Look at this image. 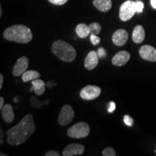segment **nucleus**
<instances>
[{"label":"nucleus","mask_w":156,"mask_h":156,"mask_svg":"<svg viewBox=\"0 0 156 156\" xmlns=\"http://www.w3.org/2000/svg\"><path fill=\"white\" fill-rule=\"evenodd\" d=\"M36 131L34 116L27 114L16 126L9 129L7 132V143L12 146H17L26 142Z\"/></svg>","instance_id":"nucleus-1"},{"label":"nucleus","mask_w":156,"mask_h":156,"mask_svg":"<svg viewBox=\"0 0 156 156\" xmlns=\"http://www.w3.org/2000/svg\"><path fill=\"white\" fill-rule=\"evenodd\" d=\"M3 36L6 40L19 44H28L33 38L30 29L21 24L12 25L7 28L4 32Z\"/></svg>","instance_id":"nucleus-2"},{"label":"nucleus","mask_w":156,"mask_h":156,"mask_svg":"<svg viewBox=\"0 0 156 156\" xmlns=\"http://www.w3.org/2000/svg\"><path fill=\"white\" fill-rule=\"evenodd\" d=\"M53 54L64 62H72L75 59L77 53L71 44L62 40H57L52 44Z\"/></svg>","instance_id":"nucleus-3"},{"label":"nucleus","mask_w":156,"mask_h":156,"mask_svg":"<svg viewBox=\"0 0 156 156\" xmlns=\"http://www.w3.org/2000/svg\"><path fill=\"white\" fill-rule=\"evenodd\" d=\"M90 133V126L85 122H79L68 129L67 134L72 138H85Z\"/></svg>","instance_id":"nucleus-4"},{"label":"nucleus","mask_w":156,"mask_h":156,"mask_svg":"<svg viewBox=\"0 0 156 156\" xmlns=\"http://www.w3.org/2000/svg\"><path fill=\"white\" fill-rule=\"evenodd\" d=\"M136 12V2L129 0L123 3L119 9V18L121 20L126 22V21L129 20Z\"/></svg>","instance_id":"nucleus-5"},{"label":"nucleus","mask_w":156,"mask_h":156,"mask_svg":"<svg viewBox=\"0 0 156 156\" xmlns=\"http://www.w3.org/2000/svg\"><path fill=\"white\" fill-rule=\"evenodd\" d=\"M75 113L73 107L69 105H64L60 111L58 122L62 126H67L73 120Z\"/></svg>","instance_id":"nucleus-6"},{"label":"nucleus","mask_w":156,"mask_h":156,"mask_svg":"<svg viewBox=\"0 0 156 156\" xmlns=\"http://www.w3.org/2000/svg\"><path fill=\"white\" fill-rule=\"evenodd\" d=\"M101 93V89L96 85H87L81 90L80 97L83 100L92 101L99 97Z\"/></svg>","instance_id":"nucleus-7"},{"label":"nucleus","mask_w":156,"mask_h":156,"mask_svg":"<svg viewBox=\"0 0 156 156\" xmlns=\"http://www.w3.org/2000/svg\"><path fill=\"white\" fill-rule=\"evenodd\" d=\"M139 54L141 57L146 61L156 62V48L150 46L144 45L139 50Z\"/></svg>","instance_id":"nucleus-8"},{"label":"nucleus","mask_w":156,"mask_h":156,"mask_svg":"<svg viewBox=\"0 0 156 156\" xmlns=\"http://www.w3.org/2000/svg\"><path fill=\"white\" fill-rule=\"evenodd\" d=\"M29 61L28 58L26 56H23L17 60L16 64H15L14 67L12 69V75L15 77H19L22 75L25 72L27 71L28 67Z\"/></svg>","instance_id":"nucleus-9"},{"label":"nucleus","mask_w":156,"mask_h":156,"mask_svg":"<svg viewBox=\"0 0 156 156\" xmlns=\"http://www.w3.org/2000/svg\"><path fill=\"white\" fill-rule=\"evenodd\" d=\"M85 151V147L81 144H69L64 149L62 155L75 156L82 155Z\"/></svg>","instance_id":"nucleus-10"},{"label":"nucleus","mask_w":156,"mask_h":156,"mask_svg":"<svg viewBox=\"0 0 156 156\" xmlns=\"http://www.w3.org/2000/svg\"><path fill=\"white\" fill-rule=\"evenodd\" d=\"M129 35L127 31L124 29H119L115 31L112 36V41L115 45L122 46L127 41Z\"/></svg>","instance_id":"nucleus-11"},{"label":"nucleus","mask_w":156,"mask_h":156,"mask_svg":"<svg viewBox=\"0 0 156 156\" xmlns=\"http://www.w3.org/2000/svg\"><path fill=\"white\" fill-rule=\"evenodd\" d=\"M130 59V54L126 51H121L115 54L112 58V64L117 67H122Z\"/></svg>","instance_id":"nucleus-12"},{"label":"nucleus","mask_w":156,"mask_h":156,"mask_svg":"<svg viewBox=\"0 0 156 156\" xmlns=\"http://www.w3.org/2000/svg\"><path fill=\"white\" fill-rule=\"evenodd\" d=\"M98 58L97 52H95V51H90L85 58V62H84L85 67L88 70L95 69L98 64Z\"/></svg>","instance_id":"nucleus-13"},{"label":"nucleus","mask_w":156,"mask_h":156,"mask_svg":"<svg viewBox=\"0 0 156 156\" xmlns=\"http://www.w3.org/2000/svg\"><path fill=\"white\" fill-rule=\"evenodd\" d=\"M2 116L3 120L7 123H12L15 119L13 107L10 104H6L2 109Z\"/></svg>","instance_id":"nucleus-14"},{"label":"nucleus","mask_w":156,"mask_h":156,"mask_svg":"<svg viewBox=\"0 0 156 156\" xmlns=\"http://www.w3.org/2000/svg\"><path fill=\"white\" fill-rule=\"evenodd\" d=\"M145 31L142 25H136L132 32V40L135 44H140L145 40Z\"/></svg>","instance_id":"nucleus-15"},{"label":"nucleus","mask_w":156,"mask_h":156,"mask_svg":"<svg viewBox=\"0 0 156 156\" xmlns=\"http://www.w3.org/2000/svg\"><path fill=\"white\" fill-rule=\"evenodd\" d=\"M93 5L102 12H107L112 7V0H93Z\"/></svg>","instance_id":"nucleus-16"},{"label":"nucleus","mask_w":156,"mask_h":156,"mask_svg":"<svg viewBox=\"0 0 156 156\" xmlns=\"http://www.w3.org/2000/svg\"><path fill=\"white\" fill-rule=\"evenodd\" d=\"M32 85L34 92L37 95H42L46 90V84L42 80L36 79L32 81Z\"/></svg>","instance_id":"nucleus-17"},{"label":"nucleus","mask_w":156,"mask_h":156,"mask_svg":"<svg viewBox=\"0 0 156 156\" xmlns=\"http://www.w3.org/2000/svg\"><path fill=\"white\" fill-rule=\"evenodd\" d=\"M76 33L80 38H86L90 34L89 25H87L85 23L78 24L76 27Z\"/></svg>","instance_id":"nucleus-18"},{"label":"nucleus","mask_w":156,"mask_h":156,"mask_svg":"<svg viewBox=\"0 0 156 156\" xmlns=\"http://www.w3.org/2000/svg\"><path fill=\"white\" fill-rule=\"evenodd\" d=\"M40 74L35 70H28L22 75V80L24 83H28L29 81H33L34 80L38 79L40 77Z\"/></svg>","instance_id":"nucleus-19"},{"label":"nucleus","mask_w":156,"mask_h":156,"mask_svg":"<svg viewBox=\"0 0 156 156\" xmlns=\"http://www.w3.org/2000/svg\"><path fill=\"white\" fill-rule=\"evenodd\" d=\"M50 102L49 100H46L44 102H42V101L38 100L36 97L31 96L30 97V104L31 106L34 107V108L36 109H40L42 108L45 105L48 104V103Z\"/></svg>","instance_id":"nucleus-20"},{"label":"nucleus","mask_w":156,"mask_h":156,"mask_svg":"<svg viewBox=\"0 0 156 156\" xmlns=\"http://www.w3.org/2000/svg\"><path fill=\"white\" fill-rule=\"evenodd\" d=\"M90 34L98 35L101 31V26L98 23H92L89 25Z\"/></svg>","instance_id":"nucleus-21"},{"label":"nucleus","mask_w":156,"mask_h":156,"mask_svg":"<svg viewBox=\"0 0 156 156\" xmlns=\"http://www.w3.org/2000/svg\"><path fill=\"white\" fill-rule=\"evenodd\" d=\"M102 155L103 156H116V152L112 147H107L103 150Z\"/></svg>","instance_id":"nucleus-22"},{"label":"nucleus","mask_w":156,"mask_h":156,"mask_svg":"<svg viewBox=\"0 0 156 156\" xmlns=\"http://www.w3.org/2000/svg\"><path fill=\"white\" fill-rule=\"evenodd\" d=\"M90 41L93 45L96 46V45H98L101 43V38H99L98 36H97V35H93L90 34Z\"/></svg>","instance_id":"nucleus-23"},{"label":"nucleus","mask_w":156,"mask_h":156,"mask_svg":"<svg viewBox=\"0 0 156 156\" xmlns=\"http://www.w3.org/2000/svg\"><path fill=\"white\" fill-rule=\"evenodd\" d=\"M124 122L126 125L129 126H132L133 125V123H134L133 119H132L131 116H128V115H125V116H124Z\"/></svg>","instance_id":"nucleus-24"},{"label":"nucleus","mask_w":156,"mask_h":156,"mask_svg":"<svg viewBox=\"0 0 156 156\" xmlns=\"http://www.w3.org/2000/svg\"><path fill=\"white\" fill-rule=\"evenodd\" d=\"M144 9V4L141 1L136 2V11L137 13L142 12Z\"/></svg>","instance_id":"nucleus-25"},{"label":"nucleus","mask_w":156,"mask_h":156,"mask_svg":"<svg viewBox=\"0 0 156 156\" xmlns=\"http://www.w3.org/2000/svg\"><path fill=\"white\" fill-rule=\"evenodd\" d=\"M50 3L55 5H63L68 2V0H48Z\"/></svg>","instance_id":"nucleus-26"},{"label":"nucleus","mask_w":156,"mask_h":156,"mask_svg":"<svg viewBox=\"0 0 156 156\" xmlns=\"http://www.w3.org/2000/svg\"><path fill=\"white\" fill-rule=\"evenodd\" d=\"M97 54L98 57L100 58H103L106 56V52L103 48H99L98 49Z\"/></svg>","instance_id":"nucleus-27"},{"label":"nucleus","mask_w":156,"mask_h":156,"mask_svg":"<svg viewBox=\"0 0 156 156\" xmlns=\"http://www.w3.org/2000/svg\"><path fill=\"white\" fill-rule=\"evenodd\" d=\"M115 108H116V104L114 101H111L110 103H108V112L109 113H113L114 112Z\"/></svg>","instance_id":"nucleus-28"},{"label":"nucleus","mask_w":156,"mask_h":156,"mask_svg":"<svg viewBox=\"0 0 156 156\" xmlns=\"http://www.w3.org/2000/svg\"><path fill=\"white\" fill-rule=\"evenodd\" d=\"M60 154L57 151H49L45 154V156H59Z\"/></svg>","instance_id":"nucleus-29"},{"label":"nucleus","mask_w":156,"mask_h":156,"mask_svg":"<svg viewBox=\"0 0 156 156\" xmlns=\"http://www.w3.org/2000/svg\"><path fill=\"white\" fill-rule=\"evenodd\" d=\"M46 85V86L49 87V88H52V87L56 85V83H54V82H51V81H48Z\"/></svg>","instance_id":"nucleus-30"},{"label":"nucleus","mask_w":156,"mask_h":156,"mask_svg":"<svg viewBox=\"0 0 156 156\" xmlns=\"http://www.w3.org/2000/svg\"><path fill=\"white\" fill-rule=\"evenodd\" d=\"M3 81H4V77H3V75H2V74H0V89L2 88Z\"/></svg>","instance_id":"nucleus-31"},{"label":"nucleus","mask_w":156,"mask_h":156,"mask_svg":"<svg viewBox=\"0 0 156 156\" xmlns=\"http://www.w3.org/2000/svg\"><path fill=\"white\" fill-rule=\"evenodd\" d=\"M4 103H5V99L3 98V97H0V109H2Z\"/></svg>","instance_id":"nucleus-32"},{"label":"nucleus","mask_w":156,"mask_h":156,"mask_svg":"<svg viewBox=\"0 0 156 156\" xmlns=\"http://www.w3.org/2000/svg\"><path fill=\"white\" fill-rule=\"evenodd\" d=\"M151 5L154 9H156V0H151Z\"/></svg>","instance_id":"nucleus-33"},{"label":"nucleus","mask_w":156,"mask_h":156,"mask_svg":"<svg viewBox=\"0 0 156 156\" xmlns=\"http://www.w3.org/2000/svg\"><path fill=\"white\" fill-rule=\"evenodd\" d=\"M4 136V132H3V130H2V127H1V136H0V137H1V140H0V144H1V145H2L3 144V140H2V137Z\"/></svg>","instance_id":"nucleus-34"},{"label":"nucleus","mask_w":156,"mask_h":156,"mask_svg":"<svg viewBox=\"0 0 156 156\" xmlns=\"http://www.w3.org/2000/svg\"><path fill=\"white\" fill-rule=\"evenodd\" d=\"M2 7L0 6V17H2Z\"/></svg>","instance_id":"nucleus-35"},{"label":"nucleus","mask_w":156,"mask_h":156,"mask_svg":"<svg viewBox=\"0 0 156 156\" xmlns=\"http://www.w3.org/2000/svg\"><path fill=\"white\" fill-rule=\"evenodd\" d=\"M0 155H1V156H7V155H5V154H4L3 153H1V154H0Z\"/></svg>","instance_id":"nucleus-36"}]
</instances>
